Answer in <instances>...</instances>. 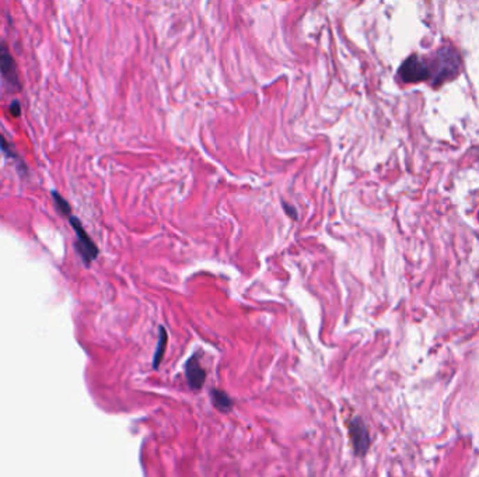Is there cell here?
Here are the masks:
<instances>
[{"instance_id": "ba28073f", "label": "cell", "mask_w": 479, "mask_h": 477, "mask_svg": "<svg viewBox=\"0 0 479 477\" xmlns=\"http://www.w3.org/2000/svg\"><path fill=\"white\" fill-rule=\"evenodd\" d=\"M212 402L214 405V407H217L220 412L226 413V412H230L231 407H233V401L230 399V396L224 392V391H220V389H213L212 394Z\"/></svg>"}, {"instance_id": "30bf717a", "label": "cell", "mask_w": 479, "mask_h": 477, "mask_svg": "<svg viewBox=\"0 0 479 477\" xmlns=\"http://www.w3.org/2000/svg\"><path fill=\"white\" fill-rule=\"evenodd\" d=\"M54 199H55V202H56L58 207H59V209H61V210H62L65 214H66V213L69 214V211H70V210H69V204H68V202H66V200H63V199H62V197H61V196H59L56 192H54Z\"/></svg>"}, {"instance_id": "8992f818", "label": "cell", "mask_w": 479, "mask_h": 477, "mask_svg": "<svg viewBox=\"0 0 479 477\" xmlns=\"http://www.w3.org/2000/svg\"><path fill=\"white\" fill-rule=\"evenodd\" d=\"M185 375L192 389H201L206 381V371L202 369L198 355H192L185 364Z\"/></svg>"}, {"instance_id": "277c9868", "label": "cell", "mask_w": 479, "mask_h": 477, "mask_svg": "<svg viewBox=\"0 0 479 477\" xmlns=\"http://www.w3.org/2000/svg\"><path fill=\"white\" fill-rule=\"evenodd\" d=\"M0 74L5 79V81L15 88H20L19 72L17 65L5 42L0 41Z\"/></svg>"}, {"instance_id": "7c38bea8", "label": "cell", "mask_w": 479, "mask_h": 477, "mask_svg": "<svg viewBox=\"0 0 479 477\" xmlns=\"http://www.w3.org/2000/svg\"><path fill=\"white\" fill-rule=\"evenodd\" d=\"M10 113H12L15 118L20 116V113H22V106H20V102H19V101H13V102H12V105H10Z\"/></svg>"}, {"instance_id": "5b68a950", "label": "cell", "mask_w": 479, "mask_h": 477, "mask_svg": "<svg viewBox=\"0 0 479 477\" xmlns=\"http://www.w3.org/2000/svg\"><path fill=\"white\" fill-rule=\"evenodd\" d=\"M70 224L74 228L76 235H77V245L76 247H77L81 258L84 259V262L88 265L90 262H93L98 257V248L91 241V238L87 235L83 225L80 224V221L76 217H70Z\"/></svg>"}, {"instance_id": "3957f363", "label": "cell", "mask_w": 479, "mask_h": 477, "mask_svg": "<svg viewBox=\"0 0 479 477\" xmlns=\"http://www.w3.org/2000/svg\"><path fill=\"white\" fill-rule=\"evenodd\" d=\"M398 74L405 83H421L429 79L430 72L419 56L412 55L401 65Z\"/></svg>"}, {"instance_id": "8fae6325", "label": "cell", "mask_w": 479, "mask_h": 477, "mask_svg": "<svg viewBox=\"0 0 479 477\" xmlns=\"http://www.w3.org/2000/svg\"><path fill=\"white\" fill-rule=\"evenodd\" d=\"M282 204H283V210L286 211V214H288L292 220H297V218H299V214H297V211H296V209H295L293 206H290V204L286 203V202H283Z\"/></svg>"}, {"instance_id": "7a4b0ae2", "label": "cell", "mask_w": 479, "mask_h": 477, "mask_svg": "<svg viewBox=\"0 0 479 477\" xmlns=\"http://www.w3.org/2000/svg\"><path fill=\"white\" fill-rule=\"evenodd\" d=\"M349 434L354 455L365 456L370 448V435L365 421L361 417H354L349 423Z\"/></svg>"}, {"instance_id": "9c48e42d", "label": "cell", "mask_w": 479, "mask_h": 477, "mask_svg": "<svg viewBox=\"0 0 479 477\" xmlns=\"http://www.w3.org/2000/svg\"><path fill=\"white\" fill-rule=\"evenodd\" d=\"M0 152H3L8 157H10V159H17V156H16V153L13 152V149H12V146L9 145V142L5 139V136L2 135V134H0Z\"/></svg>"}, {"instance_id": "52a82bcc", "label": "cell", "mask_w": 479, "mask_h": 477, "mask_svg": "<svg viewBox=\"0 0 479 477\" xmlns=\"http://www.w3.org/2000/svg\"><path fill=\"white\" fill-rule=\"evenodd\" d=\"M167 332L163 326L159 328V340H157V348L153 357V369L159 370L163 359H164V353H166V347H167Z\"/></svg>"}, {"instance_id": "6da1fadb", "label": "cell", "mask_w": 479, "mask_h": 477, "mask_svg": "<svg viewBox=\"0 0 479 477\" xmlns=\"http://www.w3.org/2000/svg\"><path fill=\"white\" fill-rule=\"evenodd\" d=\"M460 73V56L451 47L441 48L434 59L433 86L453 80Z\"/></svg>"}]
</instances>
